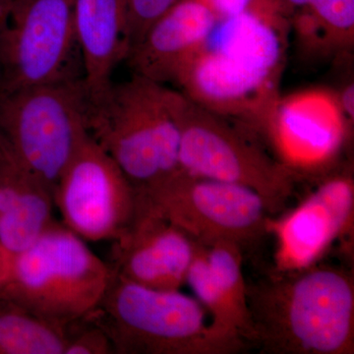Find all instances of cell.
Here are the masks:
<instances>
[{
  "label": "cell",
  "instance_id": "obj_9",
  "mask_svg": "<svg viewBox=\"0 0 354 354\" xmlns=\"http://www.w3.org/2000/svg\"><path fill=\"white\" fill-rule=\"evenodd\" d=\"M75 0H14L0 39V90L83 80Z\"/></svg>",
  "mask_w": 354,
  "mask_h": 354
},
{
  "label": "cell",
  "instance_id": "obj_22",
  "mask_svg": "<svg viewBox=\"0 0 354 354\" xmlns=\"http://www.w3.org/2000/svg\"><path fill=\"white\" fill-rule=\"evenodd\" d=\"M202 1L215 13L218 20L248 12L286 18L279 8L278 0H202Z\"/></svg>",
  "mask_w": 354,
  "mask_h": 354
},
{
  "label": "cell",
  "instance_id": "obj_10",
  "mask_svg": "<svg viewBox=\"0 0 354 354\" xmlns=\"http://www.w3.org/2000/svg\"><path fill=\"white\" fill-rule=\"evenodd\" d=\"M62 225L85 241H114L132 225L138 190L90 135L79 147L55 187Z\"/></svg>",
  "mask_w": 354,
  "mask_h": 354
},
{
  "label": "cell",
  "instance_id": "obj_13",
  "mask_svg": "<svg viewBox=\"0 0 354 354\" xmlns=\"http://www.w3.org/2000/svg\"><path fill=\"white\" fill-rule=\"evenodd\" d=\"M113 242L109 264L115 276L164 290L185 285L198 248L196 241L151 208L140 194L132 225Z\"/></svg>",
  "mask_w": 354,
  "mask_h": 354
},
{
  "label": "cell",
  "instance_id": "obj_11",
  "mask_svg": "<svg viewBox=\"0 0 354 354\" xmlns=\"http://www.w3.org/2000/svg\"><path fill=\"white\" fill-rule=\"evenodd\" d=\"M351 127L335 92L308 88L281 95L260 137L298 179H321L337 167Z\"/></svg>",
  "mask_w": 354,
  "mask_h": 354
},
{
  "label": "cell",
  "instance_id": "obj_14",
  "mask_svg": "<svg viewBox=\"0 0 354 354\" xmlns=\"http://www.w3.org/2000/svg\"><path fill=\"white\" fill-rule=\"evenodd\" d=\"M218 17L202 0H180L146 32L125 62L132 74L174 83L177 72L215 29Z\"/></svg>",
  "mask_w": 354,
  "mask_h": 354
},
{
  "label": "cell",
  "instance_id": "obj_3",
  "mask_svg": "<svg viewBox=\"0 0 354 354\" xmlns=\"http://www.w3.org/2000/svg\"><path fill=\"white\" fill-rule=\"evenodd\" d=\"M183 94L132 74L88 99L87 128L136 189L178 169V109Z\"/></svg>",
  "mask_w": 354,
  "mask_h": 354
},
{
  "label": "cell",
  "instance_id": "obj_20",
  "mask_svg": "<svg viewBox=\"0 0 354 354\" xmlns=\"http://www.w3.org/2000/svg\"><path fill=\"white\" fill-rule=\"evenodd\" d=\"M64 335V354H115L109 335L88 316L66 326Z\"/></svg>",
  "mask_w": 354,
  "mask_h": 354
},
{
  "label": "cell",
  "instance_id": "obj_8",
  "mask_svg": "<svg viewBox=\"0 0 354 354\" xmlns=\"http://www.w3.org/2000/svg\"><path fill=\"white\" fill-rule=\"evenodd\" d=\"M137 190L151 208L206 246L230 241L243 250L268 234L274 214L255 191L181 171Z\"/></svg>",
  "mask_w": 354,
  "mask_h": 354
},
{
  "label": "cell",
  "instance_id": "obj_16",
  "mask_svg": "<svg viewBox=\"0 0 354 354\" xmlns=\"http://www.w3.org/2000/svg\"><path fill=\"white\" fill-rule=\"evenodd\" d=\"M55 207L50 191L0 150V251L8 268L50 227Z\"/></svg>",
  "mask_w": 354,
  "mask_h": 354
},
{
  "label": "cell",
  "instance_id": "obj_2",
  "mask_svg": "<svg viewBox=\"0 0 354 354\" xmlns=\"http://www.w3.org/2000/svg\"><path fill=\"white\" fill-rule=\"evenodd\" d=\"M252 346L269 354H353L354 281L320 262L247 283Z\"/></svg>",
  "mask_w": 354,
  "mask_h": 354
},
{
  "label": "cell",
  "instance_id": "obj_19",
  "mask_svg": "<svg viewBox=\"0 0 354 354\" xmlns=\"http://www.w3.org/2000/svg\"><path fill=\"white\" fill-rule=\"evenodd\" d=\"M313 46L344 57L354 43V0H311Z\"/></svg>",
  "mask_w": 354,
  "mask_h": 354
},
{
  "label": "cell",
  "instance_id": "obj_21",
  "mask_svg": "<svg viewBox=\"0 0 354 354\" xmlns=\"http://www.w3.org/2000/svg\"><path fill=\"white\" fill-rule=\"evenodd\" d=\"M179 1L180 0H127L128 55L141 41L149 29Z\"/></svg>",
  "mask_w": 354,
  "mask_h": 354
},
{
  "label": "cell",
  "instance_id": "obj_12",
  "mask_svg": "<svg viewBox=\"0 0 354 354\" xmlns=\"http://www.w3.org/2000/svg\"><path fill=\"white\" fill-rule=\"evenodd\" d=\"M354 179L351 169H335L281 218L268 220L276 239V269L293 272L320 262L337 239L353 227Z\"/></svg>",
  "mask_w": 354,
  "mask_h": 354
},
{
  "label": "cell",
  "instance_id": "obj_23",
  "mask_svg": "<svg viewBox=\"0 0 354 354\" xmlns=\"http://www.w3.org/2000/svg\"><path fill=\"white\" fill-rule=\"evenodd\" d=\"M337 102L341 106L342 113L348 118L349 122L353 124L354 118V87L353 81L349 80L348 83L342 86L339 91L335 92Z\"/></svg>",
  "mask_w": 354,
  "mask_h": 354
},
{
  "label": "cell",
  "instance_id": "obj_17",
  "mask_svg": "<svg viewBox=\"0 0 354 354\" xmlns=\"http://www.w3.org/2000/svg\"><path fill=\"white\" fill-rule=\"evenodd\" d=\"M64 329L0 297V354H64Z\"/></svg>",
  "mask_w": 354,
  "mask_h": 354
},
{
  "label": "cell",
  "instance_id": "obj_24",
  "mask_svg": "<svg viewBox=\"0 0 354 354\" xmlns=\"http://www.w3.org/2000/svg\"><path fill=\"white\" fill-rule=\"evenodd\" d=\"M279 8L286 19L308 12L311 0H278Z\"/></svg>",
  "mask_w": 354,
  "mask_h": 354
},
{
  "label": "cell",
  "instance_id": "obj_18",
  "mask_svg": "<svg viewBox=\"0 0 354 354\" xmlns=\"http://www.w3.org/2000/svg\"><path fill=\"white\" fill-rule=\"evenodd\" d=\"M205 247L216 283L241 322L247 342L252 346V328L247 305V281L242 269L243 250L230 241H218Z\"/></svg>",
  "mask_w": 354,
  "mask_h": 354
},
{
  "label": "cell",
  "instance_id": "obj_1",
  "mask_svg": "<svg viewBox=\"0 0 354 354\" xmlns=\"http://www.w3.org/2000/svg\"><path fill=\"white\" fill-rule=\"evenodd\" d=\"M288 27L285 18L260 13L218 20L172 85L195 104L260 136L281 97Z\"/></svg>",
  "mask_w": 354,
  "mask_h": 354
},
{
  "label": "cell",
  "instance_id": "obj_4",
  "mask_svg": "<svg viewBox=\"0 0 354 354\" xmlns=\"http://www.w3.org/2000/svg\"><path fill=\"white\" fill-rule=\"evenodd\" d=\"M87 316L109 335L115 354H235L249 348L213 329L196 298L179 290L146 288L114 274Z\"/></svg>",
  "mask_w": 354,
  "mask_h": 354
},
{
  "label": "cell",
  "instance_id": "obj_6",
  "mask_svg": "<svg viewBox=\"0 0 354 354\" xmlns=\"http://www.w3.org/2000/svg\"><path fill=\"white\" fill-rule=\"evenodd\" d=\"M83 80L0 90V150L55 194L88 136Z\"/></svg>",
  "mask_w": 354,
  "mask_h": 354
},
{
  "label": "cell",
  "instance_id": "obj_25",
  "mask_svg": "<svg viewBox=\"0 0 354 354\" xmlns=\"http://www.w3.org/2000/svg\"><path fill=\"white\" fill-rule=\"evenodd\" d=\"M14 0H0V39L8 24Z\"/></svg>",
  "mask_w": 354,
  "mask_h": 354
},
{
  "label": "cell",
  "instance_id": "obj_15",
  "mask_svg": "<svg viewBox=\"0 0 354 354\" xmlns=\"http://www.w3.org/2000/svg\"><path fill=\"white\" fill-rule=\"evenodd\" d=\"M74 26L84 87L94 99L108 90L114 70L127 57V0H75Z\"/></svg>",
  "mask_w": 354,
  "mask_h": 354
},
{
  "label": "cell",
  "instance_id": "obj_5",
  "mask_svg": "<svg viewBox=\"0 0 354 354\" xmlns=\"http://www.w3.org/2000/svg\"><path fill=\"white\" fill-rule=\"evenodd\" d=\"M113 278L109 263L55 221L14 258L0 283V297L64 329L94 311Z\"/></svg>",
  "mask_w": 354,
  "mask_h": 354
},
{
  "label": "cell",
  "instance_id": "obj_7",
  "mask_svg": "<svg viewBox=\"0 0 354 354\" xmlns=\"http://www.w3.org/2000/svg\"><path fill=\"white\" fill-rule=\"evenodd\" d=\"M178 125L177 171L244 186L264 198L274 213L295 192L299 179L269 152L257 133L239 121L183 94Z\"/></svg>",
  "mask_w": 354,
  "mask_h": 354
}]
</instances>
